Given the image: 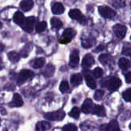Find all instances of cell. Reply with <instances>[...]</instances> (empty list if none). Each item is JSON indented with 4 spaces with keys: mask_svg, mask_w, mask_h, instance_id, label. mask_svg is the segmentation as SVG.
<instances>
[{
    "mask_svg": "<svg viewBox=\"0 0 131 131\" xmlns=\"http://www.w3.org/2000/svg\"><path fill=\"white\" fill-rule=\"evenodd\" d=\"M113 32H114L116 36L119 39H122L124 38V36H126V31H127L126 27L122 24H116L113 27Z\"/></svg>",
    "mask_w": 131,
    "mask_h": 131,
    "instance_id": "5b68a950",
    "label": "cell"
},
{
    "mask_svg": "<svg viewBox=\"0 0 131 131\" xmlns=\"http://www.w3.org/2000/svg\"><path fill=\"white\" fill-rule=\"evenodd\" d=\"M123 98L127 102H131V89H128L123 92Z\"/></svg>",
    "mask_w": 131,
    "mask_h": 131,
    "instance_id": "1f68e13d",
    "label": "cell"
},
{
    "mask_svg": "<svg viewBox=\"0 0 131 131\" xmlns=\"http://www.w3.org/2000/svg\"><path fill=\"white\" fill-rule=\"evenodd\" d=\"M103 49H104V46H103V45H100V46L96 49L95 52H100V51H102V50H103Z\"/></svg>",
    "mask_w": 131,
    "mask_h": 131,
    "instance_id": "ab89813d",
    "label": "cell"
},
{
    "mask_svg": "<svg viewBox=\"0 0 131 131\" xmlns=\"http://www.w3.org/2000/svg\"><path fill=\"white\" fill-rule=\"evenodd\" d=\"M4 49V46L3 44H0V52Z\"/></svg>",
    "mask_w": 131,
    "mask_h": 131,
    "instance_id": "60d3db41",
    "label": "cell"
},
{
    "mask_svg": "<svg viewBox=\"0 0 131 131\" xmlns=\"http://www.w3.org/2000/svg\"><path fill=\"white\" fill-rule=\"evenodd\" d=\"M13 20L14 22L19 26H22L25 21V17L24 15L21 13V12H16L13 16Z\"/></svg>",
    "mask_w": 131,
    "mask_h": 131,
    "instance_id": "e0dca14e",
    "label": "cell"
},
{
    "mask_svg": "<svg viewBox=\"0 0 131 131\" xmlns=\"http://www.w3.org/2000/svg\"><path fill=\"white\" fill-rule=\"evenodd\" d=\"M69 16H70V17L71 19L78 20L80 22V23H81L83 25L86 24V22H87L86 19L83 16L82 13L79 9H77L70 10V13H69Z\"/></svg>",
    "mask_w": 131,
    "mask_h": 131,
    "instance_id": "277c9868",
    "label": "cell"
},
{
    "mask_svg": "<svg viewBox=\"0 0 131 131\" xmlns=\"http://www.w3.org/2000/svg\"><path fill=\"white\" fill-rule=\"evenodd\" d=\"M50 124L46 121H40L36 123V131H46L50 128Z\"/></svg>",
    "mask_w": 131,
    "mask_h": 131,
    "instance_id": "9a60e30c",
    "label": "cell"
},
{
    "mask_svg": "<svg viewBox=\"0 0 131 131\" xmlns=\"http://www.w3.org/2000/svg\"><path fill=\"white\" fill-rule=\"evenodd\" d=\"M123 54L126 55V56H131V48L124 46V48L123 49Z\"/></svg>",
    "mask_w": 131,
    "mask_h": 131,
    "instance_id": "d590c367",
    "label": "cell"
},
{
    "mask_svg": "<svg viewBox=\"0 0 131 131\" xmlns=\"http://www.w3.org/2000/svg\"><path fill=\"white\" fill-rule=\"evenodd\" d=\"M51 25L53 28L59 29L62 26V23L61 22V20H59L57 18H52L51 19Z\"/></svg>",
    "mask_w": 131,
    "mask_h": 131,
    "instance_id": "484cf974",
    "label": "cell"
},
{
    "mask_svg": "<svg viewBox=\"0 0 131 131\" xmlns=\"http://www.w3.org/2000/svg\"><path fill=\"white\" fill-rule=\"evenodd\" d=\"M54 72H55V67H53L52 65H48L47 67H46V69L44 70L43 71V75L45 77H52L53 74H54Z\"/></svg>",
    "mask_w": 131,
    "mask_h": 131,
    "instance_id": "603a6c76",
    "label": "cell"
},
{
    "mask_svg": "<svg viewBox=\"0 0 131 131\" xmlns=\"http://www.w3.org/2000/svg\"><path fill=\"white\" fill-rule=\"evenodd\" d=\"M99 61L103 65L106 64L107 62L109 61V56L107 54H101L99 56Z\"/></svg>",
    "mask_w": 131,
    "mask_h": 131,
    "instance_id": "836d02e7",
    "label": "cell"
},
{
    "mask_svg": "<svg viewBox=\"0 0 131 131\" xmlns=\"http://www.w3.org/2000/svg\"><path fill=\"white\" fill-rule=\"evenodd\" d=\"M23 105V101L21 96L19 93H14L13 98L11 103H9L10 107H19Z\"/></svg>",
    "mask_w": 131,
    "mask_h": 131,
    "instance_id": "30bf717a",
    "label": "cell"
},
{
    "mask_svg": "<svg viewBox=\"0 0 131 131\" xmlns=\"http://www.w3.org/2000/svg\"><path fill=\"white\" fill-rule=\"evenodd\" d=\"M129 129H131V123H130V124H129Z\"/></svg>",
    "mask_w": 131,
    "mask_h": 131,
    "instance_id": "7bdbcfd3",
    "label": "cell"
},
{
    "mask_svg": "<svg viewBox=\"0 0 131 131\" xmlns=\"http://www.w3.org/2000/svg\"><path fill=\"white\" fill-rule=\"evenodd\" d=\"M103 71L101 68L100 67H96L94 70H93V75L96 78H100L103 76Z\"/></svg>",
    "mask_w": 131,
    "mask_h": 131,
    "instance_id": "e575fe53",
    "label": "cell"
},
{
    "mask_svg": "<svg viewBox=\"0 0 131 131\" xmlns=\"http://www.w3.org/2000/svg\"><path fill=\"white\" fill-rule=\"evenodd\" d=\"M94 62H95V60H94L93 56L90 54H86L83 59L82 66L83 68H90L94 64Z\"/></svg>",
    "mask_w": 131,
    "mask_h": 131,
    "instance_id": "9c48e42d",
    "label": "cell"
},
{
    "mask_svg": "<svg viewBox=\"0 0 131 131\" xmlns=\"http://www.w3.org/2000/svg\"><path fill=\"white\" fill-rule=\"evenodd\" d=\"M100 131H108V124H102L100 126Z\"/></svg>",
    "mask_w": 131,
    "mask_h": 131,
    "instance_id": "f35d334b",
    "label": "cell"
},
{
    "mask_svg": "<svg viewBox=\"0 0 131 131\" xmlns=\"http://www.w3.org/2000/svg\"><path fill=\"white\" fill-rule=\"evenodd\" d=\"M119 127L116 120H112L108 124V131H119Z\"/></svg>",
    "mask_w": 131,
    "mask_h": 131,
    "instance_id": "d4e9b609",
    "label": "cell"
},
{
    "mask_svg": "<svg viewBox=\"0 0 131 131\" xmlns=\"http://www.w3.org/2000/svg\"><path fill=\"white\" fill-rule=\"evenodd\" d=\"M125 80L127 83H131V73H127L125 75Z\"/></svg>",
    "mask_w": 131,
    "mask_h": 131,
    "instance_id": "8d00e7d4",
    "label": "cell"
},
{
    "mask_svg": "<svg viewBox=\"0 0 131 131\" xmlns=\"http://www.w3.org/2000/svg\"><path fill=\"white\" fill-rule=\"evenodd\" d=\"M90 113H92L93 114L97 115L99 116H106L105 108L100 105H93Z\"/></svg>",
    "mask_w": 131,
    "mask_h": 131,
    "instance_id": "8fae6325",
    "label": "cell"
},
{
    "mask_svg": "<svg viewBox=\"0 0 131 131\" xmlns=\"http://www.w3.org/2000/svg\"><path fill=\"white\" fill-rule=\"evenodd\" d=\"M82 80H83V77H82L81 74H80V73L73 74L71 77V83L74 86L80 85L82 83Z\"/></svg>",
    "mask_w": 131,
    "mask_h": 131,
    "instance_id": "44dd1931",
    "label": "cell"
},
{
    "mask_svg": "<svg viewBox=\"0 0 131 131\" xmlns=\"http://www.w3.org/2000/svg\"><path fill=\"white\" fill-rule=\"evenodd\" d=\"M80 61V56H79V51L77 49H73L70 54V64L72 67L75 68L77 67Z\"/></svg>",
    "mask_w": 131,
    "mask_h": 131,
    "instance_id": "ba28073f",
    "label": "cell"
},
{
    "mask_svg": "<svg viewBox=\"0 0 131 131\" xmlns=\"http://www.w3.org/2000/svg\"><path fill=\"white\" fill-rule=\"evenodd\" d=\"M68 90H69V84H68V82H67V81H66V80L62 81V83H61L60 85H59V90H60L62 93H65V92H67Z\"/></svg>",
    "mask_w": 131,
    "mask_h": 131,
    "instance_id": "f546056e",
    "label": "cell"
},
{
    "mask_svg": "<svg viewBox=\"0 0 131 131\" xmlns=\"http://www.w3.org/2000/svg\"><path fill=\"white\" fill-rule=\"evenodd\" d=\"M33 72L29 70H23L17 77V83L18 85H22L26 83L28 80L33 77Z\"/></svg>",
    "mask_w": 131,
    "mask_h": 131,
    "instance_id": "6da1fadb",
    "label": "cell"
},
{
    "mask_svg": "<svg viewBox=\"0 0 131 131\" xmlns=\"http://www.w3.org/2000/svg\"><path fill=\"white\" fill-rule=\"evenodd\" d=\"M119 67L122 70H126L129 69V67H130V62H129V61L126 58L122 57L119 60Z\"/></svg>",
    "mask_w": 131,
    "mask_h": 131,
    "instance_id": "ac0fdd59",
    "label": "cell"
},
{
    "mask_svg": "<svg viewBox=\"0 0 131 131\" xmlns=\"http://www.w3.org/2000/svg\"><path fill=\"white\" fill-rule=\"evenodd\" d=\"M20 7L23 11L28 12L33 7V1L32 0H23L20 3Z\"/></svg>",
    "mask_w": 131,
    "mask_h": 131,
    "instance_id": "5bb4252c",
    "label": "cell"
},
{
    "mask_svg": "<svg viewBox=\"0 0 131 131\" xmlns=\"http://www.w3.org/2000/svg\"><path fill=\"white\" fill-rule=\"evenodd\" d=\"M65 112L62 110H57V111H54V112H51V113H48L45 114V117L49 119V120H52V121H60L62 120L65 117Z\"/></svg>",
    "mask_w": 131,
    "mask_h": 131,
    "instance_id": "7a4b0ae2",
    "label": "cell"
},
{
    "mask_svg": "<svg viewBox=\"0 0 131 131\" xmlns=\"http://www.w3.org/2000/svg\"><path fill=\"white\" fill-rule=\"evenodd\" d=\"M62 130L63 131H77V127L76 125L73 123H69L63 126Z\"/></svg>",
    "mask_w": 131,
    "mask_h": 131,
    "instance_id": "4dcf8cb0",
    "label": "cell"
},
{
    "mask_svg": "<svg viewBox=\"0 0 131 131\" xmlns=\"http://www.w3.org/2000/svg\"><path fill=\"white\" fill-rule=\"evenodd\" d=\"M46 59L43 57H40L38 59H36L31 62V65L33 68H41L45 64Z\"/></svg>",
    "mask_w": 131,
    "mask_h": 131,
    "instance_id": "2e32d148",
    "label": "cell"
},
{
    "mask_svg": "<svg viewBox=\"0 0 131 131\" xmlns=\"http://www.w3.org/2000/svg\"><path fill=\"white\" fill-rule=\"evenodd\" d=\"M85 80H86V85L90 88V89H95L96 87V81L94 80V79L93 78L92 76L87 74L85 76Z\"/></svg>",
    "mask_w": 131,
    "mask_h": 131,
    "instance_id": "ffe728a7",
    "label": "cell"
},
{
    "mask_svg": "<svg viewBox=\"0 0 131 131\" xmlns=\"http://www.w3.org/2000/svg\"><path fill=\"white\" fill-rule=\"evenodd\" d=\"M113 6L116 9L123 8L126 6V1L125 0H115L113 3Z\"/></svg>",
    "mask_w": 131,
    "mask_h": 131,
    "instance_id": "83f0119b",
    "label": "cell"
},
{
    "mask_svg": "<svg viewBox=\"0 0 131 131\" xmlns=\"http://www.w3.org/2000/svg\"><path fill=\"white\" fill-rule=\"evenodd\" d=\"M52 12L55 15H60L64 12V6L60 3H56L52 6Z\"/></svg>",
    "mask_w": 131,
    "mask_h": 131,
    "instance_id": "4fadbf2b",
    "label": "cell"
},
{
    "mask_svg": "<svg viewBox=\"0 0 131 131\" xmlns=\"http://www.w3.org/2000/svg\"><path fill=\"white\" fill-rule=\"evenodd\" d=\"M46 28H47V23L45 21H42L36 25V32H42L43 31L46 30Z\"/></svg>",
    "mask_w": 131,
    "mask_h": 131,
    "instance_id": "4316f807",
    "label": "cell"
},
{
    "mask_svg": "<svg viewBox=\"0 0 131 131\" xmlns=\"http://www.w3.org/2000/svg\"><path fill=\"white\" fill-rule=\"evenodd\" d=\"M8 58H9V59L12 62L16 63V62H17L19 60L20 56H19V55L17 52H10L8 53Z\"/></svg>",
    "mask_w": 131,
    "mask_h": 131,
    "instance_id": "cb8c5ba5",
    "label": "cell"
},
{
    "mask_svg": "<svg viewBox=\"0 0 131 131\" xmlns=\"http://www.w3.org/2000/svg\"><path fill=\"white\" fill-rule=\"evenodd\" d=\"M130 39H131V36H130Z\"/></svg>",
    "mask_w": 131,
    "mask_h": 131,
    "instance_id": "f6af8a7d",
    "label": "cell"
},
{
    "mask_svg": "<svg viewBox=\"0 0 131 131\" xmlns=\"http://www.w3.org/2000/svg\"><path fill=\"white\" fill-rule=\"evenodd\" d=\"M70 41H71V39H68V38H63V39H59V42L61 44H67V43L70 42Z\"/></svg>",
    "mask_w": 131,
    "mask_h": 131,
    "instance_id": "74e56055",
    "label": "cell"
},
{
    "mask_svg": "<svg viewBox=\"0 0 131 131\" xmlns=\"http://www.w3.org/2000/svg\"><path fill=\"white\" fill-rule=\"evenodd\" d=\"M121 84H122L121 80L118 77H113L107 81L106 86L110 91H115L119 89V87L121 86Z\"/></svg>",
    "mask_w": 131,
    "mask_h": 131,
    "instance_id": "52a82bcc",
    "label": "cell"
},
{
    "mask_svg": "<svg viewBox=\"0 0 131 131\" xmlns=\"http://www.w3.org/2000/svg\"><path fill=\"white\" fill-rule=\"evenodd\" d=\"M2 26H3V25H2V23H0V29L2 28Z\"/></svg>",
    "mask_w": 131,
    "mask_h": 131,
    "instance_id": "b9f144b4",
    "label": "cell"
},
{
    "mask_svg": "<svg viewBox=\"0 0 131 131\" xmlns=\"http://www.w3.org/2000/svg\"><path fill=\"white\" fill-rule=\"evenodd\" d=\"M93 106V101L90 99H86L84 101V103H83V104L82 106V111L86 114L90 113L91 112V110H92Z\"/></svg>",
    "mask_w": 131,
    "mask_h": 131,
    "instance_id": "7c38bea8",
    "label": "cell"
},
{
    "mask_svg": "<svg viewBox=\"0 0 131 131\" xmlns=\"http://www.w3.org/2000/svg\"><path fill=\"white\" fill-rule=\"evenodd\" d=\"M35 23H36V19L33 16H30L25 19V21L21 26L23 29V30L26 31V32H32L33 30Z\"/></svg>",
    "mask_w": 131,
    "mask_h": 131,
    "instance_id": "8992f818",
    "label": "cell"
},
{
    "mask_svg": "<svg viewBox=\"0 0 131 131\" xmlns=\"http://www.w3.org/2000/svg\"><path fill=\"white\" fill-rule=\"evenodd\" d=\"M96 43V41L93 38H86L82 40V46L86 49L92 47Z\"/></svg>",
    "mask_w": 131,
    "mask_h": 131,
    "instance_id": "d6986e66",
    "label": "cell"
},
{
    "mask_svg": "<svg viewBox=\"0 0 131 131\" xmlns=\"http://www.w3.org/2000/svg\"><path fill=\"white\" fill-rule=\"evenodd\" d=\"M76 34H77V32H76V31L73 29L68 28L67 29H65V31L63 32V37L64 38H68V39H72L76 36Z\"/></svg>",
    "mask_w": 131,
    "mask_h": 131,
    "instance_id": "7402d4cb",
    "label": "cell"
},
{
    "mask_svg": "<svg viewBox=\"0 0 131 131\" xmlns=\"http://www.w3.org/2000/svg\"><path fill=\"white\" fill-rule=\"evenodd\" d=\"M100 14L105 19H113L116 16V12L108 6H100L99 9Z\"/></svg>",
    "mask_w": 131,
    "mask_h": 131,
    "instance_id": "3957f363",
    "label": "cell"
},
{
    "mask_svg": "<svg viewBox=\"0 0 131 131\" xmlns=\"http://www.w3.org/2000/svg\"><path fill=\"white\" fill-rule=\"evenodd\" d=\"M69 115H70L71 117L74 118V119H78L79 116H80V110H79V108H77V107H73V108L71 110V111H70V113Z\"/></svg>",
    "mask_w": 131,
    "mask_h": 131,
    "instance_id": "f1b7e54d",
    "label": "cell"
},
{
    "mask_svg": "<svg viewBox=\"0 0 131 131\" xmlns=\"http://www.w3.org/2000/svg\"><path fill=\"white\" fill-rule=\"evenodd\" d=\"M104 96V91L102 90H97L94 94V99L96 100H100Z\"/></svg>",
    "mask_w": 131,
    "mask_h": 131,
    "instance_id": "d6a6232c",
    "label": "cell"
},
{
    "mask_svg": "<svg viewBox=\"0 0 131 131\" xmlns=\"http://www.w3.org/2000/svg\"><path fill=\"white\" fill-rule=\"evenodd\" d=\"M0 70H2V67H1V66H0Z\"/></svg>",
    "mask_w": 131,
    "mask_h": 131,
    "instance_id": "ee69618b",
    "label": "cell"
}]
</instances>
